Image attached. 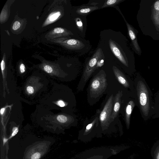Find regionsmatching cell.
I'll return each mask as SVG.
<instances>
[{
	"label": "cell",
	"mask_w": 159,
	"mask_h": 159,
	"mask_svg": "<svg viewBox=\"0 0 159 159\" xmlns=\"http://www.w3.org/2000/svg\"><path fill=\"white\" fill-rule=\"evenodd\" d=\"M143 34L159 40V0H142L136 16Z\"/></svg>",
	"instance_id": "1"
},
{
	"label": "cell",
	"mask_w": 159,
	"mask_h": 159,
	"mask_svg": "<svg viewBox=\"0 0 159 159\" xmlns=\"http://www.w3.org/2000/svg\"><path fill=\"white\" fill-rule=\"evenodd\" d=\"M103 58L102 49L98 48L87 63L77 88L81 90L89 79L92 73L97 68L98 61Z\"/></svg>",
	"instance_id": "2"
},
{
	"label": "cell",
	"mask_w": 159,
	"mask_h": 159,
	"mask_svg": "<svg viewBox=\"0 0 159 159\" xmlns=\"http://www.w3.org/2000/svg\"><path fill=\"white\" fill-rule=\"evenodd\" d=\"M109 44L113 54L125 66L129 67L130 62H134V54L129 47L123 49L111 39L109 40Z\"/></svg>",
	"instance_id": "3"
},
{
	"label": "cell",
	"mask_w": 159,
	"mask_h": 159,
	"mask_svg": "<svg viewBox=\"0 0 159 159\" xmlns=\"http://www.w3.org/2000/svg\"><path fill=\"white\" fill-rule=\"evenodd\" d=\"M107 86L106 74L100 70L93 79L89 87V94L92 98H97L105 91Z\"/></svg>",
	"instance_id": "4"
},
{
	"label": "cell",
	"mask_w": 159,
	"mask_h": 159,
	"mask_svg": "<svg viewBox=\"0 0 159 159\" xmlns=\"http://www.w3.org/2000/svg\"><path fill=\"white\" fill-rule=\"evenodd\" d=\"M137 93L139 105L143 115H148L150 110V102L148 89L144 83L139 81L137 83Z\"/></svg>",
	"instance_id": "5"
},
{
	"label": "cell",
	"mask_w": 159,
	"mask_h": 159,
	"mask_svg": "<svg viewBox=\"0 0 159 159\" xmlns=\"http://www.w3.org/2000/svg\"><path fill=\"white\" fill-rule=\"evenodd\" d=\"M115 7L121 14L126 23L128 34L131 41L133 50L135 53L138 55H141L142 53V50L138 43L137 39L138 31L127 22L118 7L116 6Z\"/></svg>",
	"instance_id": "6"
},
{
	"label": "cell",
	"mask_w": 159,
	"mask_h": 159,
	"mask_svg": "<svg viewBox=\"0 0 159 159\" xmlns=\"http://www.w3.org/2000/svg\"><path fill=\"white\" fill-rule=\"evenodd\" d=\"M114 97L113 94L109 98L104 108L101 112L99 119L102 125H107L110 122V118L112 111Z\"/></svg>",
	"instance_id": "7"
},
{
	"label": "cell",
	"mask_w": 159,
	"mask_h": 159,
	"mask_svg": "<svg viewBox=\"0 0 159 159\" xmlns=\"http://www.w3.org/2000/svg\"><path fill=\"white\" fill-rule=\"evenodd\" d=\"M122 92L119 91L114 98L113 108L110 118V122L113 121L117 116L120 107L121 98Z\"/></svg>",
	"instance_id": "8"
},
{
	"label": "cell",
	"mask_w": 159,
	"mask_h": 159,
	"mask_svg": "<svg viewBox=\"0 0 159 159\" xmlns=\"http://www.w3.org/2000/svg\"><path fill=\"white\" fill-rule=\"evenodd\" d=\"M112 69L115 76L119 83L124 87H128L129 83L123 73L115 66H113Z\"/></svg>",
	"instance_id": "9"
},
{
	"label": "cell",
	"mask_w": 159,
	"mask_h": 159,
	"mask_svg": "<svg viewBox=\"0 0 159 159\" xmlns=\"http://www.w3.org/2000/svg\"><path fill=\"white\" fill-rule=\"evenodd\" d=\"M98 8V7L96 6H82L78 8L76 12L79 15L84 16L89 14Z\"/></svg>",
	"instance_id": "10"
},
{
	"label": "cell",
	"mask_w": 159,
	"mask_h": 159,
	"mask_svg": "<svg viewBox=\"0 0 159 159\" xmlns=\"http://www.w3.org/2000/svg\"><path fill=\"white\" fill-rule=\"evenodd\" d=\"M135 104L133 101H129L126 105L125 112V119L127 125L129 126L130 124V117Z\"/></svg>",
	"instance_id": "11"
},
{
	"label": "cell",
	"mask_w": 159,
	"mask_h": 159,
	"mask_svg": "<svg viewBox=\"0 0 159 159\" xmlns=\"http://www.w3.org/2000/svg\"><path fill=\"white\" fill-rule=\"evenodd\" d=\"M123 0H108L105 1L101 8L109 7H114L116 5L123 2Z\"/></svg>",
	"instance_id": "12"
},
{
	"label": "cell",
	"mask_w": 159,
	"mask_h": 159,
	"mask_svg": "<svg viewBox=\"0 0 159 159\" xmlns=\"http://www.w3.org/2000/svg\"><path fill=\"white\" fill-rule=\"evenodd\" d=\"M58 121L61 123H64L66 122L68 120V118L63 115H60L57 117V118Z\"/></svg>",
	"instance_id": "13"
},
{
	"label": "cell",
	"mask_w": 159,
	"mask_h": 159,
	"mask_svg": "<svg viewBox=\"0 0 159 159\" xmlns=\"http://www.w3.org/2000/svg\"><path fill=\"white\" fill-rule=\"evenodd\" d=\"M61 15V13L58 11L51 15L49 17L50 21H53L57 19Z\"/></svg>",
	"instance_id": "14"
},
{
	"label": "cell",
	"mask_w": 159,
	"mask_h": 159,
	"mask_svg": "<svg viewBox=\"0 0 159 159\" xmlns=\"http://www.w3.org/2000/svg\"><path fill=\"white\" fill-rule=\"evenodd\" d=\"M54 32L56 33H65L68 34H70L69 32H66L65 30L62 28L58 27L55 28L53 30Z\"/></svg>",
	"instance_id": "15"
},
{
	"label": "cell",
	"mask_w": 159,
	"mask_h": 159,
	"mask_svg": "<svg viewBox=\"0 0 159 159\" xmlns=\"http://www.w3.org/2000/svg\"><path fill=\"white\" fill-rule=\"evenodd\" d=\"M76 24L78 29L82 32L83 30V25L81 20L79 18L76 20Z\"/></svg>",
	"instance_id": "16"
},
{
	"label": "cell",
	"mask_w": 159,
	"mask_h": 159,
	"mask_svg": "<svg viewBox=\"0 0 159 159\" xmlns=\"http://www.w3.org/2000/svg\"><path fill=\"white\" fill-rule=\"evenodd\" d=\"M98 119V117H96L91 123L88 125L86 127V130H90L94 125L95 123L97 121Z\"/></svg>",
	"instance_id": "17"
},
{
	"label": "cell",
	"mask_w": 159,
	"mask_h": 159,
	"mask_svg": "<svg viewBox=\"0 0 159 159\" xmlns=\"http://www.w3.org/2000/svg\"><path fill=\"white\" fill-rule=\"evenodd\" d=\"M20 25V22L18 21H15L12 26V29L14 30H16L19 28Z\"/></svg>",
	"instance_id": "18"
},
{
	"label": "cell",
	"mask_w": 159,
	"mask_h": 159,
	"mask_svg": "<svg viewBox=\"0 0 159 159\" xmlns=\"http://www.w3.org/2000/svg\"><path fill=\"white\" fill-rule=\"evenodd\" d=\"M44 70L48 73H51L52 71L53 70L51 66L48 65H46L44 67Z\"/></svg>",
	"instance_id": "19"
},
{
	"label": "cell",
	"mask_w": 159,
	"mask_h": 159,
	"mask_svg": "<svg viewBox=\"0 0 159 159\" xmlns=\"http://www.w3.org/2000/svg\"><path fill=\"white\" fill-rule=\"evenodd\" d=\"M26 90L28 93L30 94L33 93L34 92V88L31 86H29L27 87Z\"/></svg>",
	"instance_id": "20"
},
{
	"label": "cell",
	"mask_w": 159,
	"mask_h": 159,
	"mask_svg": "<svg viewBox=\"0 0 159 159\" xmlns=\"http://www.w3.org/2000/svg\"><path fill=\"white\" fill-rule=\"evenodd\" d=\"M40 157V154L39 152H36L31 157V159H39Z\"/></svg>",
	"instance_id": "21"
},
{
	"label": "cell",
	"mask_w": 159,
	"mask_h": 159,
	"mask_svg": "<svg viewBox=\"0 0 159 159\" xmlns=\"http://www.w3.org/2000/svg\"><path fill=\"white\" fill-rule=\"evenodd\" d=\"M12 131L13 132L12 134L11 135L10 138L16 135L18 133V128L17 127H15L13 128L12 129Z\"/></svg>",
	"instance_id": "22"
},
{
	"label": "cell",
	"mask_w": 159,
	"mask_h": 159,
	"mask_svg": "<svg viewBox=\"0 0 159 159\" xmlns=\"http://www.w3.org/2000/svg\"><path fill=\"white\" fill-rule=\"evenodd\" d=\"M20 71L21 73H23L25 71V67L24 65L22 63L21 64L20 66Z\"/></svg>",
	"instance_id": "23"
},
{
	"label": "cell",
	"mask_w": 159,
	"mask_h": 159,
	"mask_svg": "<svg viewBox=\"0 0 159 159\" xmlns=\"http://www.w3.org/2000/svg\"><path fill=\"white\" fill-rule=\"evenodd\" d=\"M57 104L60 107H63L65 105V103L61 100L57 101Z\"/></svg>",
	"instance_id": "24"
},
{
	"label": "cell",
	"mask_w": 159,
	"mask_h": 159,
	"mask_svg": "<svg viewBox=\"0 0 159 159\" xmlns=\"http://www.w3.org/2000/svg\"><path fill=\"white\" fill-rule=\"evenodd\" d=\"M1 68L2 70L3 71L5 68V62L3 60H2L1 63Z\"/></svg>",
	"instance_id": "25"
},
{
	"label": "cell",
	"mask_w": 159,
	"mask_h": 159,
	"mask_svg": "<svg viewBox=\"0 0 159 159\" xmlns=\"http://www.w3.org/2000/svg\"><path fill=\"white\" fill-rule=\"evenodd\" d=\"M5 110V108H2L1 109V110H0V113H1V115H3L4 112V111Z\"/></svg>",
	"instance_id": "26"
},
{
	"label": "cell",
	"mask_w": 159,
	"mask_h": 159,
	"mask_svg": "<svg viewBox=\"0 0 159 159\" xmlns=\"http://www.w3.org/2000/svg\"><path fill=\"white\" fill-rule=\"evenodd\" d=\"M157 159H159V152L158 153L157 156Z\"/></svg>",
	"instance_id": "27"
}]
</instances>
